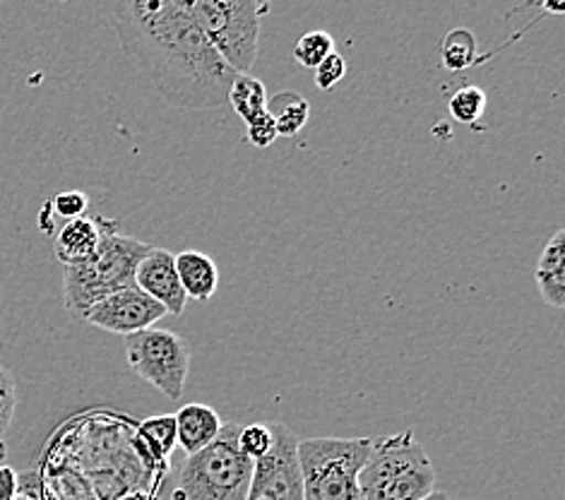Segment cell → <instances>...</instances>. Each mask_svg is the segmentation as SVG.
I'll list each match as a JSON object with an SVG mask.
<instances>
[{"label":"cell","instance_id":"cell-1","mask_svg":"<svg viewBox=\"0 0 565 500\" xmlns=\"http://www.w3.org/2000/svg\"><path fill=\"white\" fill-rule=\"evenodd\" d=\"M120 46L177 109H220L236 73L210 46L188 0H120L114 6Z\"/></svg>","mask_w":565,"mask_h":500},{"label":"cell","instance_id":"cell-20","mask_svg":"<svg viewBox=\"0 0 565 500\" xmlns=\"http://www.w3.org/2000/svg\"><path fill=\"white\" fill-rule=\"evenodd\" d=\"M334 51H338V49H334L332 34L322 32V30H316V32H306L299 39V42H296L294 58H296V63H299V65L311 67V71H316V67Z\"/></svg>","mask_w":565,"mask_h":500},{"label":"cell","instance_id":"cell-25","mask_svg":"<svg viewBox=\"0 0 565 500\" xmlns=\"http://www.w3.org/2000/svg\"><path fill=\"white\" fill-rule=\"evenodd\" d=\"M246 128H248V142L253 147H258V150H267V147H270L279 138L277 128H275V120L267 111L258 120H255V124H250Z\"/></svg>","mask_w":565,"mask_h":500},{"label":"cell","instance_id":"cell-10","mask_svg":"<svg viewBox=\"0 0 565 500\" xmlns=\"http://www.w3.org/2000/svg\"><path fill=\"white\" fill-rule=\"evenodd\" d=\"M136 287L154 299L167 316H181L188 296L177 273V255L167 248H150L136 269Z\"/></svg>","mask_w":565,"mask_h":500},{"label":"cell","instance_id":"cell-18","mask_svg":"<svg viewBox=\"0 0 565 500\" xmlns=\"http://www.w3.org/2000/svg\"><path fill=\"white\" fill-rule=\"evenodd\" d=\"M479 58V44L472 30L467 26H457V30L448 32L440 44V61L443 67L450 73H462L467 67H472Z\"/></svg>","mask_w":565,"mask_h":500},{"label":"cell","instance_id":"cell-12","mask_svg":"<svg viewBox=\"0 0 565 500\" xmlns=\"http://www.w3.org/2000/svg\"><path fill=\"white\" fill-rule=\"evenodd\" d=\"M173 416H177L179 445L188 457L205 450L207 445L217 440L220 430L224 426L220 414L212 407H207V404H200V402L183 404V407Z\"/></svg>","mask_w":565,"mask_h":500},{"label":"cell","instance_id":"cell-29","mask_svg":"<svg viewBox=\"0 0 565 500\" xmlns=\"http://www.w3.org/2000/svg\"><path fill=\"white\" fill-rule=\"evenodd\" d=\"M542 8H544V10H551V12H556V15H563V12H565V6H561V3H544Z\"/></svg>","mask_w":565,"mask_h":500},{"label":"cell","instance_id":"cell-23","mask_svg":"<svg viewBox=\"0 0 565 500\" xmlns=\"http://www.w3.org/2000/svg\"><path fill=\"white\" fill-rule=\"evenodd\" d=\"M51 208L53 214H58L65 222H71L77 217H87L89 198L83 191H65L51 200Z\"/></svg>","mask_w":565,"mask_h":500},{"label":"cell","instance_id":"cell-16","mask_svg":"<svg viewBox=\"0 0 565 500\" xmlns=\"http://www.w3.org/2000/svg\"><path fill=\"white\" fill-rule=\"evenodd\" d=\"M267 114L273 116L279 138H294L311 118V104L303 94L285 89L267 97Z\"/></svg>","mask_w":565,"mask_h":500},{"label":"cell","instance_id":"cell-24","mask_svg":"<svg viewBox=\"0 0 565 500\" xmlns=\"http://www.w3.org/2000/svg\"><path fill=\"white\" fill-rule=\"evenodd\" d=\"M347 75V61L342 53H330V56L316 67V87L322 92H330L334 85H340Z\"/></svg>","mask_w":565,"mask_h":500},{"label":"cell","instance_id":"cell-5","mask_svg":"<svg viewBox=\"0 0 565 500\" xmlns=\"http://www.w3.org/2000/svg\"><path fill=\"white\" fill-rule=\"evenodd\" d=\"M373 438L299 440L303 500H363L359 471L366 465Z\"/></svg>","mask_w":565,"mask_h":500},{"label":"cell","instance_id":"cell-21","mask_svg":"<svg viewBox=\"0 0 565 500\" xmlns=\"http://www.w3.org/2000/svg\"><path fill=\"white\" fill-rule=\"evenodd\" d=\"M238 448L250 462H258L273 448V426L270 424H250L238 430Z\"/></svg>","mask_w":565,"mask_h":500},{"label":"cell","instance_id":"cell-28","mask_svg":"<svg viewBox=\"0 0 565 500\" xmlns=\"http://www.w3.org/2000/svg\"><path fill=\"white\" fill-rule=\"evenodd\" d=\"M116 500H159V498H157V491H147V489H140V491H130V493L118 496Z\"/></svg>","mask_w":565,"mask_h":500},{"label":"cell","instance_id":"cell-11","mask_svg":"<svg viewBox=\"0 0 565 500\" xmlns=\"http://www.w3.org/2000/svg\"><path fill=\"white\" fill-rule=\"evenodd\" d=\"M132 448L140 455L145 469L157 471V477L164 479L169 469V459L173 450L179 448L177 436V416L159 414L140 422L132 436Z\"/></svg>","mask_w":565,"mask_h":500},{"label":"cell","instance_id":"cell-8","mask_svg":"<svg viewBox=\"0 0 565 500\" xmlns=\"http://www.w3.org/2000/svg\"><path fill=\"white\" fill-rule=\"evenodd\" d=\"M273 426V448L253 462L246 500H303L299 438L285 424Z\"/></svg>","mask_w":565,"mask_h":500},{"label":"cell","instance_id":"cell-15","mask_svg":"<svg viewBox=\"0 0 565 500\" xmlns=\"http://www.w3.org/2000/svg\"><path fill=\"white\" fill-rule=\"evenodd\" d=\"M177 273L188 299L210 301L220 287V267L200 251H181L177 255Z\"/></svg>","mask_w":565,"mask_h":500},{"label":"cell","instance_id":"cell-4","mask_svg":"<svg viewBox=\"0 0 565 500\" xmlns=\"http://www.w3.org/2000/svg\"><path fill=\"white\" fill-rule=\"evenodd\" d=\"M238 424H224L217 440L185 459L171 500H246L253 462L238 448Z\"/></svg>","mask_w":565,"mask_h":500},{"label":"cell","instance_id":"cell-9","mask_svg":"<svg viewBox=\"0 0 565 500\" xmlns=\"http://www.w3.org/2000/svg\"><path fill=\"white\" fill-rule=\"evenodd\" d=\"M164 316L167 310L154 299H150V296L140 291L138 287H130L106 296L99 304H94L83 316V320L104 332L130 337L136 332L154 328V322H159Z\"/></svg>","mask_w":565,"mask_h":500},{"label":"cell","instance_id":"cell-7","mask_svg":"<svg viewBox=\"0 0 565 500\" xmlns=\"http://www.w3.org/2000/svg\"><path fill=\"white\" fill-rule=\"evenodd\" d=\"M126 359L145 383L169 400H181L191 369V347L181 334L159 328L130 334L126 337Z\"/></svg>","mask_w":565,"mask_h":500},{"label":"cell","instance_id":"cell-14","mask_svg":"<svg viewBox=\"0 0 565 500\" xmlns=\"http://www.w3.org/2000/svg\"><path fill=\"white\" fill-rule=\"evenodd\" d=\"M534 281L551 308H565V228H558L544 246Z\"/></svg>","mask_w":565,"mask_h":500},{"label":"cell","instance_id":"cell-22","mask_svg":"<svg viewBox=\"0 0 565 500\" xmlns=\"http://www.w3.org/2000/svg\"><path fill=\"white\" fill-rule=\"evenodd\" d=\"M18 409V387H15V377L0 363V440L6 438V434L12 426V418H15Z\"/></svg>","mask_w":565,"mask_h":500},{"label":"cell","instance_id":"cell-13","mask_svg":"<svg viewBox=\"0 0 565 500\" xmlns=\"http://www.w3.org/2000/svg\"><path fill=\"white\" fill-rule=\"evenodd\" d=\"M102 232L97 220L92 217H77L65 222L56 241H53V251H56V258L63 267H75L87 263L94 253L99 248Z\"/></svg>","mask_w":565,"mask_h":500},{"label":"cell","instance_id":"cell-3","mask_svg":"<svg viewBox=\"0 0 565 500\" xmlns=\"http://www.w3.org/2000/svg\"><path fill=\"white\" fill-rule=\"evenodd\" d=\"M434 486L436 469L412 430L371 440L369 459L359 471L363 500H424Z\"/></svg>","mask_w":565,"mask_h":500},{"label":"cell","instance_id":"cell-26","mask_svg":"<svg viewBox=\"0 0 565 500\" xmlns=\"http://www.w3.org/2000/svg\"><path fill=\"white\" fill-rule=\"evenodd\" d=\"M12 500H44V483L36 471L18 475V496Z\"/></svg>","mask_w":565,"mask_h":500},{"label":"cell","instance_id":"cell-6","mask_svg":"<svg viewBox=\"0 0 565 500\" xmlns=\"http://www.w3.org/2000/svg\"><path fill=\"white\" fill-rule=\"evenodd\" d=\"M210 46L236 75H248L258 58L260 18L270 6L248 0H188Z\"/></svg>","mask_w":565,"mask_h":500},{"label":"cell","instance_id":"cell-27","mask_svg":"<svg viewBox=\"0 0 565 500\" xmlns=\"http://www.w3.org/2000/svg\"><path fill=\"white\" fill-rule=\"evenodd\" d=\"M18 496V471L0 465V500H12Z\"/></svg>","mask_w":565,"mask_h":500},{"label":"cell","instance_id":"cell-19","mask_svg":"<svg viewBox=\"0 0 565 500\" xmlns=\"http://www.w3.org/2000/svg\"><path fill=\"white\" fill-rule=\"evenodd\" d=\"M487 104H489L487 92L469 85V87H460L452 94L448 102V111L457 124L472 126L483 116V111H487Z\"/></svg>","mask_w":565,"mask_h":500},{"label":"cell","instance_id":"cell-31","mask_svg":"<svg viewBox=\"0 0 565 500\" xmlns=\"http://www.w3.org/2000/svg\"><path fill=\"white\" fill-rule=\"evenodd\" d=\"M6 459H8V448H6V443L0 440V465H3Z\"/></svg>","mask_w":565,"mask_h":500},{"label":"cell","instance_id":"cell-30","mask_svg":"<svg viewBox=\"0 0 565 500\" xmlns=\"http://www.w3.org/2000/svg\"><path fill=\"white\" fill-rule=\"evenodd\" d=\"M424 500H450V496L448 493H440V491H434L430 496H426Z\"/></svg>","mask_w":565,"mask_h":500},{"label":"cell","instance_id":"cell-17","mask_svg":"<svg viewBox=\"0 0 565 500\" xmlns=\"http://www.w3.org/2000/svg\"><path fill=\"white\" fill-rule=\"evenodd\" d=\"M226 104H232L236 116L244 120L246 126L255 124L267 111V89L258 77L236 75L232 87H228Z\"/></svg>","mask_w":565,"mask_h":500},{"label":"cell","instance_id":"cell-2","mask_svg":"<svg viewBox=\"0 0 565 500\" xmlns=\"http://www.w3.org/2000/svg\"><path fill=\"white\" fill-rule=\"evenodd\" d=\"M97 224L102 232L97 253L83 265L65 267L63 273L65 308L79 320L106 296L136 287V269L152 248L140 238L124 234L116 220L97 217Z\"/></svg>","mask_w":565,"mask_h":500}]
</instances>
